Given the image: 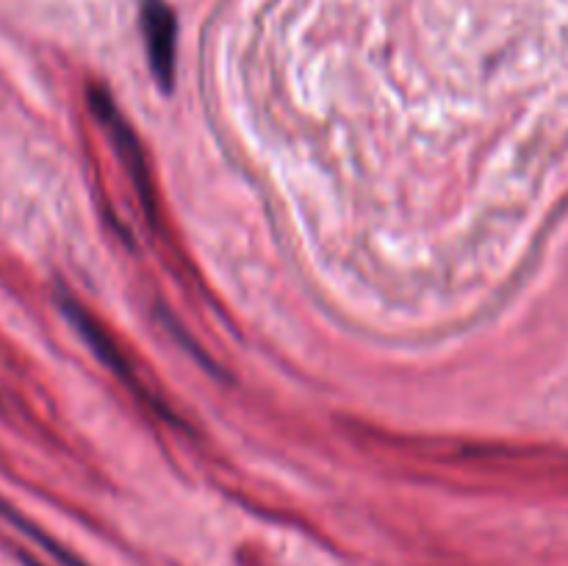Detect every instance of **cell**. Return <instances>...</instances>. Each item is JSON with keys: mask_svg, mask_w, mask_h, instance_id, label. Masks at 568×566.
<instances>
[{"mask_svg": "<svg viewBox=\"0 0 568 566\" xmlns=\"http://www.w3.org/2000/svg\"><path fill=\"white\" fill-rule=\"evenodd\" d=\"M142 37L148 48L150 70L164 92L175 83L178 22L164 0H142Z\"/></svg>", "mask_w": 568, "mask_h": 566, "instance_id": "1", "label": "cell"}]
</instances>
